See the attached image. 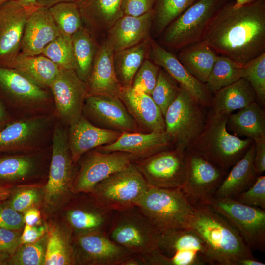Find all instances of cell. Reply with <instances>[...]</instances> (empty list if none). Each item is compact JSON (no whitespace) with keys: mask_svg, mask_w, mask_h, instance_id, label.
<instances>
[{"mask_svg":"<svg viewBox=\"0 0 265 265\" xmlns=\"http://www.w3.org/2000/svg\"><path fill=\"white\" fill-rule=\"evenodd\" d=\"M189 228L206 245L216 265H238L239 260L254 258L238 231L208 204L194 205Z\"/></svg>","mask_w":265,"mask_h":265,"instance_id":"2","label":"cell"},{"mask_svg":"<svg viewBox=\"0 0 265 265\" xmlns=\"http://www.w3.org/2000/svg\"><path fill=\"white\" fill-rule=\"evenodd\" d=\"M208 108L181 89L164 116L165 132L174 148L186 150L203 129Z\"/></svg>","mask_w":265,"mask_h":265,"instance_id":"10","label":"cell"},{"mask_svg":"<svg viewBox=\"0 0 265 265\" xmlns=\"http://www.w3.org/2000/svg\"><path fill=\"white\" fill-rule=\"evenodd\" d=\"M228 0H197L165 28L158 42L164 48L179 51L202 41L211 20Z\"/></svg>","mask_w":265,"mask_h":265,"instance_id":"9","label":"cell"},{"mask_svg":"<svg viewBox=\"0 0 265 265\" xmlns=\"http://www.w3.org/2000/svg\"><path fill=\"white\" fill-rule=\"evenodd\" d=\"M198 0H155L152 9L151 36L159 37L165 28Z\"/></svg>","mask_w":265,"mask_h":265,"instance_id":"39","label":"cell"},{"mask_svg":"<svg viewBox=\"0 0 265 265\" xmlns=\"http://www.w3.org/2000/svg\"><path fill=\"white\" fill-rule=\"evenodd\" d=\"M181 89L178 83L160 67L157 81L151 96L164 117Z\"/></svg>","mask_w":265,"mask_h":265,"instance_id":"43","label":"cell"},{"mask_svg":"<svg viewBox=\"0 0 265 265\" xmlns=\"http://www.w3.org/2000/svg\"><path fill=\"white\" fill-rule=\"evenodd\" d=\"M77 0H37L38 6L50 8L57 3L62 2H75Z\"/></svg>","mask_w":265,"mask_h":265,"instance_id":"56","label":"cell"},{"mask_svg":"<svg viewBox=\"0 0 265 265\" xmlns=\"http://www.w3.org/2000/svg\"><path fill=\"white\" fill-rule=\"evenodd\" d=\"M54 112L15 118L0 128V154L27 153L52 145Z\"/></svg>","mask_w":265,"mask_h":265,"instance_id":"7","label":"cell"},{"mask_svg":"<svg viewBox=\"0 0 265 265\" xmlns=\"http://www.w3.org/2000/svg\"><path fill=\"white\" fill-rule=\"evenodd\" d=\"M38 7H27L17 0L0 7V66L9 68L20 53L27 20Z\"/></svg>","mask_w":265,"mask_h":265,"instance_id":"21","label":"cell"},{"mask_svg":"<svg viewBox=\"0 0 265 265\" xmlns=\"http://www.w3.org/2000/svg\"><path fill=\"white\" fill-rule=\"evenodd\" d=\"M150 39L131 47L115 52L113 61L116 77L122 87L132 86L143 63L149 58Z\"/></svg>","mask_w":265,"mask_h":265,"instance_id":"37","label":"cell"},{"mask_svg":"<svg viewBox=\"0 0 265 265\" xmlns=\"http://www.w3.org/2000/svg\"><path fill=\"white\" fill-rule=\"evenodd\" d=\"M234 6L235 7H239L251 3L257 0H234Z\"/></svg>","mask_w":265,"mask_h":265,"instance_id":"61","label":"cell"},{"mask_svg":"<svg viewBox=\"0 0 265 265\" xmlns=\"http://www.w3.org/2000/svg\"><path fill=\"white\" fill-rule=\"evenodd\" d=\"M25 225L23 213L13 209L6 201L0 204V227L22 230Z\"/></svg>","mask_w":265,"mask_h":265,"instance_id":"49","label":"cell"},{"mask_svg":"<svg viewBox=\"0 0 265 265\" xmlns=\"http://www.w3.org/2000/svg\"><path fill=\"white\" fill-rule=\"evenodd\" d=\"M234 199L243 204L265 210V175H259L250 187Z\"/></svg>","mask_w":265,"mask_h":265,"instance_id":"48","label":"cell"},{"mask_svg":"<svg viewBox=\"0 0 265 265\" xmlns=\"http://www.w3.org/2000/svg\"><path fill=\"white\" fill-rule=\"evenodd\" d=\"M106 234L132 254L144 255L158 248L161 232L134 206L115 211Z\"/></svg>","mask_w":265,"mask_h":265,"instance_id":"8","label":"cell"},{"mask_svg":"<svg viewBox=\"0 0 265 265\" xmlns=\"http://www.w3.org/2000/svg\"><path fill=\"white\" fill-rule=\"evenodd\" d=\"M239 233L252 250L265 251V211L234 199L214 196L207 203Z\"/></svg>","mask_w":265,"mask_h":265,"instance_id":"14","label":"cell"},{"mask_svg":"<svg viewBox=\"0 0 265 265\" xmlns=\"http://www.w3.org/2000/svg\"><path fill=\"white\" fill-rule=\"evenodd\" d=\"M157 249L158 265H214L206 245L191 228L162 232Z\"/></svg>","mask_w":265,"mask_h":265,"instance_id":"12","label":"cell"},{"mask_svg":"<svg viewBox=\"0 0 265 265\" xmlns=\"http://www.w3.org/2000/svg\"><path fill=\"white\" fill-rule=\"evenodd\" d=\"M122 132L94 126L83 115L68 127V143L74 163L87 152L115 141Z\"/></svg>","mask_w":265,"mask_h":265,"instance_id":"28","label":"cell"},{"mask_svg":"<svg viewBox=\"0 0 265 265\" xmlns=\"http://www.w3.org/2000/svg\"><path fill=\"white\" fill-rule=\"evenodd\" d=\"M82 115L91 124L102 129L139 132L138 126L118 96H88Z\"/></svg>","mask_w":265,"mask_h":265,"instance_id":"22","label":"cell"},{"mask_svg":"<svg viewBox=\"0 0 265 265\" xmlns=\"http://www.w3.org/2000/svg\"><path fill=\"white\" fill-rule=\"evenodd\" d=\"M199 153L186 150V175L181 188L193 205L207 204L227 173Z\"/></svg>","mask_w":265,"mask_h":265,"instance_id":"18","label":"cell"},{"mask_svg":"<svg viewBox=\"0 0 265 265\" xmlns=\"http://www.w3.org/2000/svg\"><path fill=\"white\" fill-rule=\"evenodd\" d=\"M8 0H0V7L6 1H8Z\"/></svg>","mask_w":265,"mask_h":265,"instance_id":"62","label":"cell"},{"mask_svg":"<svg viewBox=\"0 0 265 265\" xmlns=\"http://www.w3.org/2000/svg\"><path fill=\"white\" fill-rule=\"evenodd\" d=\"M228 115L214 113L210 109L203 130L187 149L226 172L244 156L254 142L250 138L241 139L228 132Z\"/></svg>","mask_w":265,"mask_h":265,"instance_id":"4","label":"cell"},{"mask_svg":"<svg viewBox=\"0 0 265 265\" xmlns=\"http://www.w3.org/2000/svg\"><path fill=\"white\" fill-rule=\"evenodd\" d=\"M137 160L134 155L122 151L104 152L95 148L87 152L76 165L74 194L92 191L98 183Z\"/></svg>","mask_w":265,"mask_h":265,"instance_id":"13","label":"cell"},{"mask_svg":"<svg viewBox=\"0 0 265 265\" xmlns=\"http://www.w3.org/2000/svg\"><path fill=\"white\" fill-rule=\"evenodd\" d=\"M75 265H122L132 255L105 232L73 236Z\"/></svg>","mask_w":265,"mask_h":265,"instance_id":"20","label":"cell"},{"mask_svg":"<svg viewBox=\"0 0 265 265\" xmlns=\"http://www.w3.org/2000/svg\"><path fill=\"white\" fill-rule=\"evenodd\" d=\"M24 220L25 224L29 226H38L44 224V220L40 209L32 207L23 212Z\"/></svg>","mask_w":265,"mask_h":265,"instance_id":"54","label":"cell"},{"mask_svg":"<svg viewBox=\"0 0 265 265\" xmlns=\"http://www.w3.org/2000/svg\"><path fill=\"white\" fill-rule=\"evenodd\" d=\"M72 43L75 71L85 82L92 69L99 42L83 26L73 35Z\"/></svg>","mask_w":265,"mask_h":265,"instance_id":"38","label":"cell"},{"mask_svg":"<svg viewBox=\"0 0 265 265\" xmlns=\"http://www.w3.org/2000/svg\"><path fill=\"white\" fill-rule=\"evenodd\" d=\"M0 99L15 118L54 112L49 89L10 68L0 66Z\"/></svg>","mask_w":265,"mask_h":265,"instance_id":"5","label":"cell"},{"mask_svg":"<svg viewBox=\"0 0 265 265\" xmlns=\"http://www.w3.org/2000/svg\"><path fill=\"white\" fill-rule=\"evenodd\" d=\"M122 0H77L83 26L99 43L123 15Z\"/></svg>","mask_w":265,"mask_h":265,"instance_id":"25","label":"cell"},{"mask_svg":"<svg viewBox=\"0 0 265 265\" xmlns=\"http://www.w3.org/2000/svg\"><path fill=\"white\" fill-rule=\"evenodd\" d=\"M160 67L147 59L136 73L132 87L151 96L156 85Z\"/></svg>","mask_w":265,"mask_h":265,"instance_id":"47","label":"cell"},{"mask_svg":"<svg viewBox=\"0 0 265 265\" xmlns=\"http://www.w3.org/2000/svg\"><path fill=\"white\" fill-rule=\"evenodd\" d=\"M241 78L250 84L262 106L265 105V53L241 67Z\"/></svg>","mask_w":265,"mask_h":265,"instance_id":"45","label":"cell"},{"mask_svg":"<svg viewBox=\"0 0 265 265\" xmlns=\"http://www.w3.org/2000/svg\"><path fill=\"white\" fill-rule=\"evenodd\" d=\"M68 127L57 119L52 142L51 157L44 199L40 209L44 220L58 214L74 195L73 183L76 165L68 143Z\"/></svg>","mask_w":265,"mask_h":265,"instance_id":"3","label":"cell"},{"mask_svg":"<svg viewBox=\"0 0 265 265\" xmlns=\"http://www.w3.org/2000/svg\"><path fill=\"white\" fill-rule=\"evenodd\" d=\"M174 148L172 141L165 132H122L114 142L96 149L104 152L122 151L130 153L139 159Z\"/></svg>","mask_w":265,"mask_h":265,"instance_id":"26","label":"cell"},{"mask_svg":"<svg viewBox=\"0 0 265 265\" xmlns=\"http://www.w3.org/2000/svg\"><path fill=\"white\" fill-rule=\"evenodd\" d=\"M49 89L57 119L69 127L82 115L83 105L88 96L85 83L74 70L61 68Z\"/></svg>","mask_w":265,"mask_h":265,"instance_id":"19","label":"cell"},{"mask_svg":"<svg viewBox=\"0 0 265 265\" xmlns=\"http://www.w3.org/2000/svg\"><path fill=\"white\" fill-rule=\"evenodd\" d=\"M149 186L134 162L98 183L89 193L105 207L117 211L136 206Z\"/></svg>","mask_w":265,"mask_h":265,"instance_id":"11","label":"cell"},{"mask_svg":"<svg viewBox=\"0 0 265 265\" xmlns=\"http://www.w3.org/2000/svg\"><path fill=\"white\" fill-rule=\"evenodd\" d=\"M254 142L244 156L229 170L214 197L235 199L250 187L259 176L254 165Z\"/></svg>","mask_w":265,"mask_h":265,"instance_id":"32","label":"cell"},{"mask_svg":"<svg viewBox=\"0 0 265 265\" xmlns=\"http://www.w3.org/2000/svg\"><path fill=\"white\" fill-rule=\"evenodd\" d=\"M263 262L259 261L255 258H244L239 260L238 265H265Z\"/></svg>","mask_w":265,"mask_h":265,"instance_id":"58","label":"cell"},{"mask_svg":"<svg viewBox=\"0 0 265 265\" xmlns=\"http://www.w3.org/2000/svg\"><path fill=\"white\" fill-rule=\"evenodd\" d=\"M46 221L44 265H75L71 227L58 214Z\"/></svg>","mask_w":265,"mask_h":265,"instance_id":"31","label":"cell"},{"mask_svg":"<svg viewBox=\"0 0 265 265\" xmlns=\"http://www.w3.org/2000/svg\"><path fill=\"white\" fill-rule=\"evenodd\" d=\"M256 98L249 83L240 78L216 92L212 96L209 108L216 114L229 115L235 110L248 106L256 101Z\"/></svg>","mask_w":265,"mask_h":265,"instance_id":"33","label":"cell"},{"mask_svg":"<svg viewBox=\"0 0 265 265\" xmlns=\"http://www.w3.org/2000/svg\"><path fill=\"white\" fill-rule=\"evenodd\" d=\"M60 34L72 38L83 23L76 2H62L49 8Z\"/></svg>","mask_w":265,"mask_h":265,"instance_id":"41","label":"cell"},{"mask_svg":"<svg viewBox=\"0 0 265 265\" xmlns=\"http://www.w3.org/2000/svg\"><path fill=\"white\" fill-rule=\"evenodd\" d=\"M44 185L13 187L9 197L5 201L13 209L22 213L32 207L41 209L44 199Z\"/></svg>","mask_w":265,"mask_h":265,"instance_id":"42","label":"cell"},{"mask_svg":"<svg viewBox=\"0 0 265 265\" xmlns=\"http://www.w3.org/2000/svg\"><path fill=\"white\" fill-rule=\"evenodd\" d=\"M13 187L0 184V202L6 200L9 197Z\"/></svg>","mask_w":265,"mask_h":265,"instance_id":"57","label":"cell"},{"mask_svg":"<svg viewBox=\"0 0 265 265\" xmlns=\"http://www.w3.org/2000/svg\"><path fill=\"white\" fill-rule=\"evenodd\" d=\"M118 97L139 129L147 132H165L164 117L151 96L130 86L122 87Z\"/></svg>","mask_w":265,"mask_h":265,"instance_id":"29","label":"cell"},{"mask_svg":"<svg viewBox=\"0 0 265 265\" xmlns=\"http://www.w3.org/2000/svg\"><path fill=\"white\" fill-rule=\"evenodd\" d=\"M202 41L241 66L265 53V0L239 7L229 0L211 20Z\"/></svg>","mask_w":265,"mask_h":265,"instance_id":"1","label":"cell"},{"mask_svg":"<svg viewBox=\"0 0 265 265\" xmlns=\"http://www.w3.org/2000/svg\"><path fill=\"white\" fill-rule=\"evenodd\" d=\"M139 209L161 232L189 228L193 205L180 188L149 186L136 204Z\"/></svg>","mask_w":265,"mask_h":265,"instance_id":"6","label":"cell"},{"mask_svg":"<svg viewBox=\"0 0 265 265\" xmlns=\"http://www.w3.org/2000/svg\"><path fill=\"white\" fill-rule=\"evenodd\" d=\"M149 59L163 69L182 89L201 105L208 108L211 107L213 95L208 90L205 84L192 76L176 55L152 37L150 39Z\"/></svg>","mask_w":265,"mask_h":265,"instance_id":"23","label":"cell"},{"mask_svg":"<svg viewBox=\"0 0 265 265\" xmlns=\"http://www.w3.org/2000/svg\"><path fill=\"white\" fill-rule=\"evenodd\" d=\"M218 55L201 41L179 50L176 57L192 76L205 84Z\"/></svg>","mask_w":265,"mask_h":265,"instance_id":"35","label":"cell"},{"mask_svg":"<svg viewBox=\"0 0 265 265\" xmlns=\"http://www.w3.org/2000/svg\"><path fill=\"white\" fill-rule=\"evenodd\" d=\"M39 86L49 89L61 68L42 54L28 56L21 53L10 65Z\"/></svg>","mask_w":265,"mask_h":265,"instance_id":"36","label":"cell"},{"mask_svg":"<svg viewBox=\"0 0 265 265\" xmlns=\"http://www.w3.org/2000/svg\"><path fill=\"white\" fill-rule=\"evenodd\" d=\"M59 35L49 8L39 6L27 20L20 53L28 56L41 54L45 47Z\"/></svg>","mask_w":265,"mask_h":265,"instance_id":"27","label":"cell"},{"mask_svg":"<svg viewBox=\"0 0 265 265\" xmlns=\"http://www.w3.org/2000/svg\"><path fill=\"white\" fill-rule=\"evenodd\" d=\"M255 146L254 165L258 175H262L265 170V138L254 141Z\"/></svg>","mask_w":265,"mask_h":265,"instance_id":"53","label":"cell"},{"mask_svg":"<svg viewBox=\"0 0 265 265\" xmlns=\"http://www.w3.org/2000/svg\"><path fill=\"white\" fill-rule=\"evenodd\" d=\"M15 117L11 114L0 99V128L11 121Z\"/></svg>","mask_w":265,"mask_h":265,"instance_id":"55","label":"cell"},{"mask_svg":"<svg viewBox=\"0 0 265 265\" xmlns=\"http://www.w3.org/2000/svg\"><path fill=\"white\" fill-rule=\"evenodd\" d=\"M24 6L29 7H35L38 6L37 4V0H17Z\"/></svg>","mask_w":265,"mask_h":265,"instance_id":"59","label":"cell"},{"mask_svg":"<svg viewBox=\"0 0 265 265\" xmlns=\"http://www.w3.org/2000/svg\"><path fill=\"white\" fill-rule=\"evenodd\" d=\"M115 212L103 206L90 193L82 192L74 194L58 214L71 227L74 236L106 233Z\"/></svg>","mask_w":265,"mask_h":265,"instance_id":"16","label":"cell"},{"mask_svg":"<svg viewBox=\"0 0 265 265\" xmlns=\"http://www.w3.org/2000/svg\"><path fill=\"white\" fill-rule=\"evenodd\" d=\"M226 128L238 136H245L254 141L265 138V109L256 101L228 115Z\"/></svg>","mask_w":265,"mask_h":265,"instance_id":"34","label":"cell"},{"mask_svg":"<svg viewBox=\"0 0 265 265\" xmlns=\"http://www.w3.org/2000/svg\"><path fill=\"white\" fill-rule=\"evenodd\" d=\"M51 151L52 145L36 152L0 156V184L11 187L44 184Z\"/></svg>","mask_w":265,"mask_h":265,"instance_id":"15","label":"cell"},{"mask_svg":"<svg viewBox=\"0 0 265 265\" xmlns=\"http://www.w3.org/2000/svg\"><path fill=\"white\" fill-rule=\"evenodd\" d=\"M22 231L0 227V252L13 254L20 245Z\"/></svg>","mask_w":265,"mask_h":265,"instance_id":"51","label":"cell"},{"mask_svg":"<svg viewBox=\"0 0 265 265\" xmlns=\"http://www.w3.org/2000/svg\"><path fill=\"white\" fill-rule=\"evenodd\" d=\"M10 255L4 252H0V265H8Z\"/></svg>","mask_w":265,"mask_h":265,"instance_id":"60","label":"cell"},{"mask_svg":"<svg viewBox=\"0 0 265 265\" xmlns=\"http://www.w3.org/2000/svg\"><path fill=\"white\" fill-rule=\"evenodd\" d=\"M47 230L46 221L38 226H29L25 224L20 236V245L36 242L46 234Z\"/></svg>","mask_w":265,"mask_h":265,"instance_id":"52","label":"cell"},{"mask_svg":"<svg viewBox=\"0 0 265 265\" xmlns=\"http://www.w3.org/2000/svg\"><path fill=\"white\" fill-rule=\"evenodd\" d=\"M41 54L61 68L75 70L72 38L60 34L45 47Z\"/></svg>","mask_w":265,"mask_h":265,"instance_id":"44","label":"cell"},{"mask_svg":"<svg viewBox=\"0 0 265 265\" xmlns=\"http://www.w3.org/2000/svg\"><path fill=\"white\" fill-rule=\"evenodd\" d=\"M242 66L230 58L218 55L205 83L212 94L241 78Z\"/></svg>","mask_w":265,"mask_h":265,"instance_id":"40","label":"cell"},{"mask_svg":"<svg viewBox=\"0 0 265 265\" xmlns=\"http://www.w3.org/2000/svg\"><path fill=\"white\" fill-rule=\"evenodd\" d=\"M155 0H122L121 9L123 15L140 16L153 9Z\"/></svg>","mask_w":265,"mask_h":265,"instance_id":"50","label":"cell"},{"mask_svg":"<svg viewBox=\"0 0 265 265\" xmlns=\"http://www.w3.org/2000/svg\"><path fill=\"white\" fill-rule=\"evenodd\" d=\"M152 10L137 17L123 15L105 38L114 52L131 47L152 37Z\"/></svg>","mask_w":265,"mask_h":265,"instance_id":"30","label":"cell"},{"mask_svg":"<svg viewBox=\"0 0 265 265\" xmlns=\"http://www.w3.org/2000/svg\"><path fill=\"white\" fill-rule=\"evenodd\" d=\"M148 184L163 188H181L186 175V150L173 148L134 162Z\"/></svg>","mask_w":265,"mask_h":265,"instance_id":"17","label":"cell"},{"mask_svg":"<svg viewBox=\"0 0 265 265\" xmlns=\"http://www.w3.org/2000/svg\"><path fill=\"white\" fill-rule=\"evenodd\" d=\"M114 53L105 38L99 43L90 74L85 82L88 96H119L122 86L116 77Z\"/></svg>","mask_w":265,"mask_h":265,"instance_id":"24","label":"cell"},{"mask_svg":"<svg viewBox=\"0 0 265 265\" xmlns=\"http://www.w3.org/2000/svg\"><path fill=\"white\" fill-rule=\"evenodd\" d=\"M46 233L36 242L21 244L10 255L8 265H44Z\"/></svg>","mask_w":265,"mask_h":265,"instance_id":"46","label":"cell"}]
</instances>
